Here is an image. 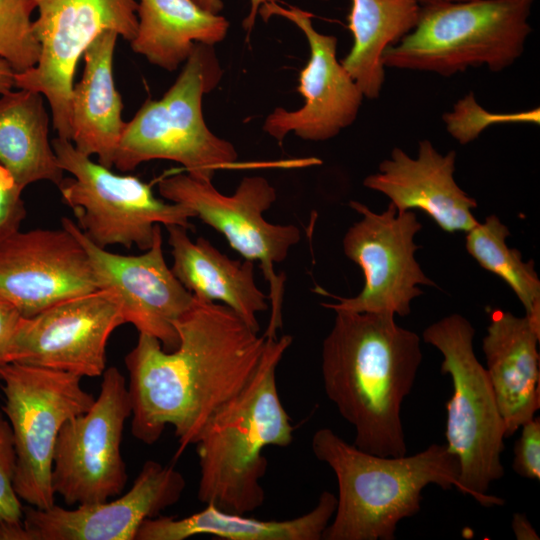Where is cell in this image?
<instances>
[{"instance_id": "8d00e7d4", "label": "cell", "mask_w": 540, "mask_h": 540, "mask_svg": "<svg viewBox=\"0 0 540 540\" xmlns=\"http://www.w3.org/2000/svg\"><path fill=\"white\" fill-rule=\"evenodd\" d=\"M2 417H3V416H2V414H1V412H0V418H2Z\"/></svg>"}, {"instance_id": "7402d4cb", "label": "cell", "mask_w": 540, "mask_h": 540, "mask_svg": "<svg viewBox=\"0 0 540 540\" xmlns=\"http://www.w3.org/2000/svg\"><path fill=\"white\" fill-rule=\"evenodd\" d=\"M119 35L101 33L83 53L82 77L71 95V139L74 147L111 168L126 122L113 78V56Z\"/></svg>"}, {"instance_id": "4dcf8cb0", "label": "cell", "mask_w": 540, "mask_h": 540, "mask_svg": "<svg viewBox=\"0 0 540 540\" xmlns=\"http://www.w3.org/2000/svg\"><path fill=\"white\" fill-rule=\"evenodd\" d=\"M514 448L513 470L520 476L540 479V418L534 416L521 427Z\"/></svg>"}, {"instance_id": "5b68a950", "label": "cell", "mask_w": 540, "mask_h": 540, "mask_svg": "<svg viewBox=\"0 0 540 540\" xmlns=\"http://www.w3.org/2000/svg\"><path fill=\"white\" fill-rule=\"evenodd\" d=\"M535 0H467L423 6L414 28L385 49L386 67L450 77L486 66L498 72L523 53Z\"/></svg>"}, {"instance_id": "f1b7e54d", "label": "cell", "mask_w": 540, "mask_h": 540, "mask_svg": "<svg viewBox=\"0 0 540 540\" xmlns=\"http://www.w3.org/2000/svg\"><path fill=\"white\" fill-rule=\"evenodd\" d=\"M15 450L10 424L0 418V527L21 524L23 507L13 488Z\"/></svg>"}, {"instance_id": "7c38bea8", "label": "cell", "mask_w": 540, "mask_h": 540, "mask_svg": "<svg viewBox=\"0 0 540 540\" xmlns=\"http://www.w3.org/2000/svg\"><path fill=\"white\" fill-rule=\"evenodd\" d=\"M130 416L126 379L118 368H106L99 396L63 424L56 440L51 485L67 505L100 503L122 493L128 476L121 441Z\"/></svg>"}, {"instance_id": "e0dca14e", "label": "cell", "mask_w": 540, "mask_h": 540, "mask_svg": "<svg viewBox=\"0 0 540 540\" xmlns=\"http://www.w3.org/2000/svg\"><path fill=\"white\" fill-rule=\"evenodd\" d=\"M61 226L85 249L99 289L112 290L117 296L125 323L159 340L164 350L176 349L175 321L191 307L194 296L165 261L160 224L151 247L138 255L113 253L95 245L70 218L63 217Z\"/></svg>"}, {"instance_id": "836d02e7", "label": "cell", "mask_w": 540, "mask_h": 540, "mask_svg": "<svg viewBox=\"0 0 540 540\" xmlns=\"http://www.w3.org/2000/svg\"><path fill=\"white\" fill-rule=\"evenodd\" d=\"M512 531L517 540H539V536L525 514L514 513Z\"/></svg>"}, {"instance_id": "d6a6232c", "label": "cell", "mask_w": 540, "mask_h": 540, "mask_svg": "<svg viewBox=\"0 0 540 540\" xmlns=\"http://www.w3.org/2000/svg\"><path fill=\"white\" fill-rule=\"evenodd\" d=\"M197 5L206 11L219 14L223 8L222 0H193ZM271 0H250L249 14L243 21V27L245 30L250 31L256 21V16L259 14L260 8L270 2Z\"/></svg>"}, {"instance_id": "d4e9b609", "label": "cell", "mask_w": 540, "mask_h": 540, "mask_svg": "<svg viewBox=\"0 0 540 540\" xmlns=\"http://www.w3.org/2000/svg\"><path fill=\"white\" fill-rule=\"evenodd\" d=\"M49 124L41 93L18 89L0 95V164L22 189L39 181L58 185L64 178Z\"/></svg>"}, {"instance_id": "ac0fdd59", "label": "cell", "mask_w": 540, "mask_h": 540, "mask_svg": "<svg viewBox=\"0 0 540 540\" xmlns=\"http://www.w3.org/2000/svg\"><path fill=\"white\" fill-rule=\"evenodd\" d=\"M98 289L85 249L62 226L18 230L0 241V297L23 317Z\"/></svg>"}, {"instance_id": "44dd1931", "label": "cell", "mask_w": 540, "mask_h": 540, "mask_svg": "<svg viewBox=\"0 0 540 540\" xmlns=\"http://www.w3.org/2000/svg\"><path fill=\"white\" fill-rule=\"evenodd\" d=\"M166 229L179 282L196 298L222 302L259 331L257 315L268 309L269 298L256 284L254 262L231 259L204 237L192 241L182 226Z\"/></svg>"}, {"instance_id": "7a4b0ae2", "label": "cell", "mask_w": 540, "mask_h": 540, "mask_svg": "<svg viewBox=\"0 0 540 540\" xmlns=\"http://www.w3.org/2000/svg\"><path fill=\"white\" fill-rule=\"evenodd\" d=\"M335 313L322 344L325 393L354 427V446L377 456H404L401 407L422 361L420 337L392 314Z\"/></svg>"}, {"instance_id": "ffe728a7", "label": "cell", "mask_w": 540, "mask_h": 540, "mask_svg": "<svg viewBox=\"0 0 540 540\" xmlns=\"http://www.w3.org/2000/svg\"><path fill=\"white\" fill-rule=\"evenodd\" d=\"M539 340L540 330L526 316L500 309L491 312L482 348L506 438L540 408Z\"/></svg>"}, {"instance_id": "8fae6325", "label": "cell", "mask_w": 540, "mask_h": 540, "mask_svg": "<svg viewBox=\"0 0 540 540\" xmlns=\"http://www.w3.org/2000/svg\"><path fill=\"white\" fill-rule=\"evenodd\" d=\"M33 28L40 44L37 64L15 73V87L41 93L58 137L71 139V95L80 57L105 31L131 41L137 31V0H33Z\"/></svg>"}, {"instance_id": "6da1fadb", "label": "cell", "mask_w": 540, "mask_h": 540, "mask_svg": "<svg viewBox=\"0 0 540 540\" xmlns=\"http://www.w3.org/2000/svg\"><path fill=\"white\" fill-rule=\"evenodd\" d=\"M175 328L176 349L166 351L156 338L139 334L124 362L133 436L151 445L172 426L177 459L195 444L216 410L250 380L266 337L226 305L196 297Z\"/></svg>"}, {"instance_id": "d6986e66", "label": "cell", "mask_w": 540, "mask_h": 540, "mask_svg": "<svg viewBox=\"0 0 540 540\" xmlns=\"http://www.w3.org/2000/svg\"><path fill=\"white\" fill-rule=\"evenodd\" d=\"M455 162V151L441 154L424 139L416 158L395 147L363 185L387 196L398 212L418 209L443 231L466 233L479 222L473 215L477 202L456 183Z\"/></svg>"}, {"instance_id": "d590c367", "label": "cell", "mask_w": 540, "mask_h": 540, "mask_svg": "<svg viewBox=\"0 0 540 540\" xmlns=\"http://www.w3.org/2000/svg\"><path fill=\"white\" fill-rule=\"evenodd\" d=\"M414 1L417 2L421 7H423V6H433V5L463 2L467 0H414Z\"/></svg>"}, {"instance_id": "4316f807", "label": "cell", "mask_w": 540, "mask_h": 540, "mask_svg": "<svg viewBox=\"0 0 540 540\" xmlns=\"http://www.w3.org/2000/svg\"><path fill=\"white\" fill-rule=\"evenodd\" d=\"M509 236V228L492 214L466 232L465 247L482 268L512 289L525 316L540 330V280L533 260L524 261L519 250L507 245Z\"/></svg>"}, {"instance_id": "5bb4252c", "label": "cell", "mask_w": 540, "mask_h": 540, "mask_svg": "<svg viewBox=\"0 0 540 540\" xmlns=\"http://www.w3.org/2000/svg\"><path fill=\"white\" fill-rule=\"evenodd\" d=\"M126 324L112 290L96 291L58 302L21 317L8 363H20L99 377L106 370V348L115 329Z\"/></svg>"}, {"instance_id": "30bf717a", "label": "cell", "mask_w": 540, "mask_h": 540, "mask_svg": "<svg viewBox=\"0 0 540 540\" xmlns=\"http://www.w3.org/2000/svg\"><path fill=\"white\" fill-rule=\"evenodd\" d=\"M160 195L188 208L193 217L220 232L229 245L246 260L259 262L270 284L271 314L265 337H276L282 327L285 278L274 264L283 262L301 238L292 224H273L264 212L276 201L275 188L262 176L244 177L232 195L220 193L210 180L189 174H174L158 182Z\"/></svg>"}, {"instance_id": "277c9868", "label": "cell", "mask_w": 540, "mask_h": 540, "mask_svg": "<svg viewBox=\"0 0 540 540\" xmlns=\"http://www.w3.org/2000/svg\"><path fill=\"white\" fill-rule=\"evenodd\" d=\"M311 448L338 483L337 505L324 540H393L398 523L419 512L427 485L460 491L459 463L446 444H432L411 456L383 457L320 428Z\"/></svg>"}, {"instance_id": "ba28073f", "label": "cell", "mask_w": 540, "mask_h": 540, "mask_svg": "<svg viewBox=\"0 0 540 540\" xmlns=\"http://www.w3.org/2000/svg\"><path fill=\"white\" fill-rule=\"evenodd\" d=\"M52 146L61 169L72 175L57 185L62 200L95 245L137 246L145 251L153 243L156 225L191 227L194 217L188 208L157 198L138 177L112 172L69 140L57 137Z\"/></svg>"}, {"instance_id": "603a6c76", "label": "cell", "mask_w": 540, "mask_h": 540, "mask_svg": "<svg viewBox=\"0 0 540 540\" xmlns=\"http://www.w3.org/2000/svg\"><path fill=\"white\" fill-rule=\"evenodd\" d=\"M337 505V497L324 491L309 512L287 520H261L228 512L209 503L183 518L146 519L135 540H185L206 535L225 540H321Z\"/></svg>"}, {"instance_id": "52a82bcc", "label": "cell", "mask_w": 540, "mask_h": 540, "mask_svg": "<svg viewBox=\"0 0 540 540\" xmlns=\"http://www.w3.org/2000/svg\"><path fill=\"white\" fill-rule=\"evenodd\" d=\"M474 335L472 324L456 313L422 333L424 342L443 355L441 373L452 380L445 436L459 463L460 492L481 505L501 506L504 499L487 491L504 475L500 457L505 448V426L485 367L475 355Z\"/></svg>"}, {"instance_id": "9c48e42d", "label": "cell", "mask_w": 540, "mask_h": 540, "mask_svg": "<svg viewBox=\"0 0 540 540\" xmlns=\"http://www.w3.org/2000/svg\"><path fill=\"white\" fill-rule=\"evenodd\" d=\"M0 381L16 456L14 491L30 506L49 508L55 504L51 471L59 431L95 397L82 388L81 377L32 365L7 363Z\"/></svg>"}, {"instance_id": "4fadbf2b", "label": "cell", "mask_w": 540, "mask_h": 540, "mask_svg": "<svg viewBox=\"0 0 540 540\" xmlns=\"http://www.w3.org/2000/svg\"><path fill=\"white\" fill-rule=\"evenodd\" d=\"M349 205L362 218L345 233L343 251L361 268L364 285L354 297L332 296L336 303L322 305L333 311L407 316L412 300L423 294L419 285L436 286L415 258L419 246L414 237L421 223L413 211L398 212L391 203L381 213L358 201Z\"/></svg>"}, {"instance_id": "cb8c5ba5", "label": "cell", "mask_w": 540, "mask_h": 540, "mask_svg": "<svg viewBox=\"0 0 540 540\" xmlns=\"http://www.w3.org/2000/svg\"><path fill=\"white\" fill-rule=\"evenodd\" d=\"M137 1L138 26L131 49L164 70H176L197 44L214 46L227 35L228 20L193 0Z\"/></svg>"}, {"instance_id": "3957f363", "label": "cell", "mask_w": 540, "mask_h": 540, "mask_svg": "<svg viewBox=\"0 0 540 540\" xmlns=\"http://www.w3.org/2000/svg\"><path fill=\"white\" fill-rule=\"evenodd\" d=\"M292 340L291 335L266 337L250 380L204 425L195 442L200 468L197 497L201 502L245 515L264 504L261 479L268 462L262 451L293 442L295 428L276 382L277 367Z\"/></svg>"}, {"instance_id": "f546056e", "label": "cell", "mask_w": 540, "mask_h": 540, "mask_svg": "<svg viewBox=\"0 0 540 540\" xmlns=\"http://www.w3.org/2000/svg\"><path fill=\"white\" fill-rule=\"evenodd\" d=\"M23 190L0 164V241L20 230L27 216Z\"/></svg>"}, {"instance_id": "2e32d148", "label": "cell", "mask_w": 540, "mask_h": 540, "mask_svg": "<svg viewBox=\"0 0 540 540\" xmlns=\"http://www.w3.org/2000/svg\"><path fill=\"white\" fill-rule=\"evenodd\" d=\"M259 13L265 20L276 15L295 24L305 35L310 51L299 75L298 91L304 104L293 111L275 108L265 119L263 130L279 143L289 133L308 141L335 137L355 121L364 98L337 59V38L317 31L313 15L296 6L271 0Z\"/></svg>"}, {"instance_id": "9a60e30c", "label": "cell", "mask_w": 540, "mask_h": 540, "mask_svg": "<svg viewBox=\"0 0 540 540\" xmlns=\"http://www.w3.org/2000/svg\"><path fill=\"white\" fill-rule=\"evenodd\" d=\"M172 465L148 460L132 487L112 501L65 509L23 507L21 524L0 528V540H135L142 523L176 504L185 489Z\"/></svg>"}, {"instance_id": "1f68e13d", "label": "cell", "mask_w": 540, "mask_h": 540, "mask_svg": "<svg viewBox=\"0 0 540 540\" xmlns=\"http://www.w3.org/2000/svg\"><path fill=\"white\" fill-rule=\"evenodd\" d=\"M21 317L11 303L0 297V368L8 363L10 345Z\"/></svg>"}, {"instance_id": "484cf974", "label": "cell", "mask_w": 540, "mask_h": 540, "mask_svg": "<svg viewBox=\"0 0 540 540\" xmlns=\"http://www.w3.org/2000/svg\"><path fill=\"white\" fill-rule=\"evenodd\" d=\"M420 11L414 0H351L353 45L341 63L364 97H379L385 80L383 53L414 28Z\"/></svg>"}, {"instance_id": "8992f818", "label": "cell", "mask_w": 540, "mask_h": 540, "mask_svg": "<svg viewBox=\"0 0 540 540\" xmlns=\"http://www.w3.org/2000/svg\"><path fill=\"white\" fill-rule=\"evenodd\" d=\"M221 76L213 46L197 44L166 93L146 100L126 122L113 166L127 172L147 161L170 160L192 177L212 181L217 169L234 164L235 147L208 128L202 113L203 96Z\"/></svg>"}, {"instance_id": "83f0119b", "label": "cell", "mask_w": 540, "mask_h": 540, "mask_svg": "<svg viewBox=\"0 0 540 540\" xmlns=\"http://www.w3.org/2000/svg\"><path fill=\"white\" fill-rule=\"evenodd\" d=\"M33 0H0V58L15 73L33 68L40 57V44L31 19Z\"/></svg>"}, {"instance_id": "e575fe53", "label": "cell", "mask_w": 540, "mask_h": 540, "mask_svg": "<svg viewBox=\"0 0 540 540\" xmlns=\"http://www.w3.org/2000/svg\"><path fill=\"white\" fill-rule=\"evenodd\" d=\"M15 87V72L11 66L0 58V95Z\"/></svg>"}]
</instances>
